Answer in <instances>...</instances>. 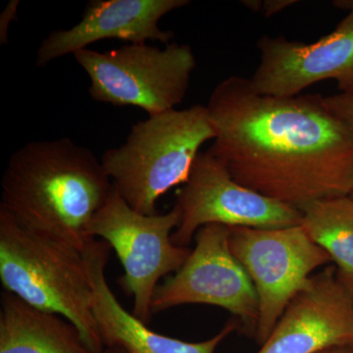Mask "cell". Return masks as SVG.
Instances as JSON below:
<instances>
[{"instance_id":"6da1fadb","label":"cell","mask_w":353,"mask_h":353,"mask_svg":"<svg viewBox=\"0 0 353 353\" xmlns=\"http://www.w3.org/2000/svg\"><path fill=\"white\" fill-rule=\"evenodd\" d=\"M205 106L215 132L208 150L241 185L301 211L352 194L353 134L321 95L260 94L231 76Z\"/></svg>"},{"instance_id":"7a4b0ae2","label":"cell","mask_w":353,"mask_h":353,"mask_svg":"<svg viewBox=\"0 0 353 353\" xmlns=\"http://www.w3.org/2000/svg\"><path fill=\"white\" fill-rule=\"evenodd\" d=\"M114 189L101 160L69 138L31 141L9 158L0 209L20 225L83 252Z\"/></svg>"},{"instance_id":"3957f363","label":"cell","mask_w":353,"mask_h":353,"mask_svg":"<svg viewBox=\"0 0 353 353\" xmlns=\"http://www.w3.org/2000/svg\"><path fill=\"white\" fill-rule=\"evenodd\" d=\"M0 282L4 292L66 318L92 352L103 353L83 252L22 226L1 209Z\"/></svg>"},{"instance_id":"277c9868","label":"cell","mask_w":353,"mask_h":353,"mask_svg":"<svg viewBox=\"0 0 353 353\" xmlns=\"http://www.w3.org/2000/svg\"><path fill=\"white\" fill-rule=\"evenodd\" d=\"M214 138L206 106L172 109L132 125L126 141L101 161L121 197L139 213L154 215L158 199L187 182L202 145Z\"/></svg>"},{"instance_id":"5b68a950","label":"cell","mask_w":353,"mask_h":353,"mask_svg":"<svg viewBox=\"0 0 353 353\" xmlns=\"http://www.w3.org/2000/svg\"><path fill=\"white\" fill-rule=\"evenodd\" d=\"M73 55L90 78L88 94L92 99L134 106L148 116L182 103L196 66L189 44L176 43L164 48L130 43L104 52L85 48Z\"/></svg>"},{"instance_id":"8992f818","label":"cell","mask_w":353,"mask_h":353,"mask_svg":"<svg viewBox=\"0 0 353 353\" xmlns=\"http://www.w3.org/2000/svg\"><path fill=\"white\" fill-rule=\"evenodd\" d=\"M176 205L165 214L145 215L134 210L114 188L88 228L92 240L106 241L115 250L124 275L121 289L134 297L132 314L148 325L158 283L183 266L192 250L176 245L172 234L180 224Z\"/></svg>"},{"instance_id":"52a82bcc","label":"cell","mask_w":353,"mask_h":353,"mask_svg":"<svg viewBox=\"0 0 353 353\" xmlns=\"http://www.w3.org/2000/svg\"><path fill=\"white\" fill-rule=\"evenodd\" d=\"M231 252L252 280L259 299L255 339L269 338L311 274L333 262L301 225L279 229L229 227Z\"/></svg>"},{"instance_id":"ba28073f","label":"cell","mask_w":353,"mask_h":353,"mask_svg":"<svg viewBox=\"0 0 353 353\" xmlns=\"http://www.w3.org/2000/svg\"><path fill=\"white\" fill-rule=\"evenodd\" d=\"M175 205L181 210V221L172 241L182 248H188L199 230L208 225L279 229L299 226L303 221L299 209L236 182L208 150L196 157L189 179L176 192Z\"/></svg>"},{"instance_id":"9c48e42d","label":"cell","mask_w":353,"mask_h":353,"mask_svg":"<svg viewBox=\"0 0 353 353\" xmlns=\"http://www.w3.org/2000/svg\"><path fill=\"white\" fill-rule=\"evenodd\" d=\"M229 227L211 224L196 234V246L183 266L158 285L152 315L183 305L208 304L231 312L255 334L259 299L252 280L231 252Z\"/></svg>"},{"instance_id":"30bf717a","label":"cell","mask_w":353,"mask_h":353,"mask_svg":"<svg viewBox=\"0 0 353 353\" xmlns=\"http://www.w3.org/2000/svg\"><path fill=\"white\" fill-rule=\"evenodd\" d=\"M260 62L250 83L260 94L289 97L325 80L341 92H353V13L314 43L262 36Z\"/></svg>"},{"instance_id":"8fae6325","label":"cell","mask_w":353,"mask_h":353,"mask_svg":"<svg viewBox=\"0 0 353 353\" xmlns=\"http://www.w3.org/2000/svg\"><path fill=\"white\" fill-rule=\"evenodd\" d=\"M353 345V294L328 267L309 279L256 353H318Z\"/></svg>"},{"instance_id":"7c38bea8","label":"cell","mask_w":353,"mask_h":353,"mask_svg":"<svg viewBox=\"0 0 353 353\" xmlns=\"http://www.w3.org/2000/svg\"><path fill=\"white\" fill-rule=\"evenodd\" d=\"M190 3L189 0H90L78 24L52 32L43 39L36 65L46 66L102 39H117L131 44L160 41L167 46L174 34L162 31L159 21Z\"/></svg>"},{"instance_id":"4fadbf2b","label":"cell","mask_w":353,"mask_h":353,"mask_svg":"<svg viewBox=\"0 0 353 353\" xmlns=\"http://www.w3.org/2000/svg\"><path fill=\"white\" fill-rule=\"evenodd\" d=\"M111 246L106 241L94 240L83 250V259L92 285V312L104 348L122 347L127 353H214L216 348L238 322L228 323L210 340L189 343L158 334L123 307L106 280L105 269Z\"/></svg>"},{"instance_id":"5bb4252c","label":"cell","mask_w":353,"mask_h":353,"mask_svg":"<svg viewBox=\"0 0 353 353\" xmlns=\"http://www.w3.org/2000/svg\"><path fill=\"white\" fill-rule=\"evenodd\" d=\"M0 353H95L66 318L3 292L0 297Z\"/></svg>"},{"instance_id":"9a60e30c","label":"cell","mask_w":353,"mask_h":353,"mask_svg":"<svg viewBox=\"0 0 353 353\" xmlns=\"http://www.w3.org/2000/svg\"><path fill=\"white\" fill-rule=\"evenodd\" d=\"M301 227L336 265V274L353 294V199L334 197L303 210Z\"/></svg>"},{"instance_id":"2e32d148","label":"cell","mask_w":353,"mask_h":353,"mask_svg":"<svg viewBox=\"0 0 353 353\" xmlns=\"http://www.w3.org/2000/svg\"><path fill=\"white\" fill-rule=\"evenodd\" d=\"M323 104L353 134V92L322 97Z\"/></svg>"},{"instance_id":"e0dca14e","label":"cell","mask_w":353,"mask_h":353,"mask_svg":"<svg viewBox=\"0 0 353 353\" xmlns=\"http://www.w3.org/2000/svg\"><path fill=\"white\" fill-rule=\"evenodd\" d=\"M19 6V0H11L2 11L0 15V44L8 43L9 27L11 23L18 20L17 11Z\"/></svg>"},{"instance_id":"ac0fdd59","label":"cell","mask_w":353,"mask_h":353,"mask_svg":"<svg viewBox=\"0 0 353 353\" xmlns=\"http://www.w3.org/2000/svg\"><path fill=\"white\" fill-rule=\"evenodd\" d=\"M296 3L297 1H294V0H265L261 12L263 13L265 17L270 18Z\"/></svg>"},{"instance_id":"d6986e66","label":"cell","mask_w":353,"mask_h":353,"mask_svg":"<svg viewBox=\"0 0 353 353\" xmlns=\"http://www.w3.org/2000/svg\"><path fill=\"white\" fill-rule=\"evenodd\" d=\"M243 6H245L246 8L250 9L253 12H261L262 7H263V1L260 0H245V1L241 2Z\"/></svg>"},{"instance_id":"ffe728a7","label":"cell","mask_w":353,"mask_h":353,"mask_svg":"<svg viewBox=\"0 0 353 353\" xmlns=\"http://www.w3.org/2000/svg\"><path fill=\"white\" fill-rule=\"evenodd\" d=\"M333 6L341 10L348 11V13H353V0H336L333 1Z\"/></svg>"},{"instance_id":"44dd1931","label":"cell","mask_w":353,"mask_h":353,"mask_svg":"<svg viewBox=\"0 0 353 353\" xmlns=\"http://www.w3.org/2000/svg\"><path fill=\"white\" fill-rule=\"evenodd\" d=\"M318 353H353V345L328 348Z\"/></svg>"},{"instance_id":"7402d4cb","label":"cell","mask_w":353,"mask_h":353,"mask_svg":"<svg viewBox=\"0 0 353 353\" xmlns=\"http://www.w3.org/2000/svg\"><path fill=\"white\" fill-rule=\"evenodd\" d=\"M103 353H127L122 347L113 345V347H108L104 348Z\"/></svg>"},{"instance_id":"603a6c76","label":"cell","mask_w":353,"mask_h":353,"mask_svg":"<svg viewBox=\"0 0 353 353\" xmlns=\"http://www.w3.org/2000/svg\"><path fill=\"white\" fill-rule=\"evenodd\" d=\"M350 197H352V199H353V192H352V194H350Z\"/></svg>"}]
</instances>
